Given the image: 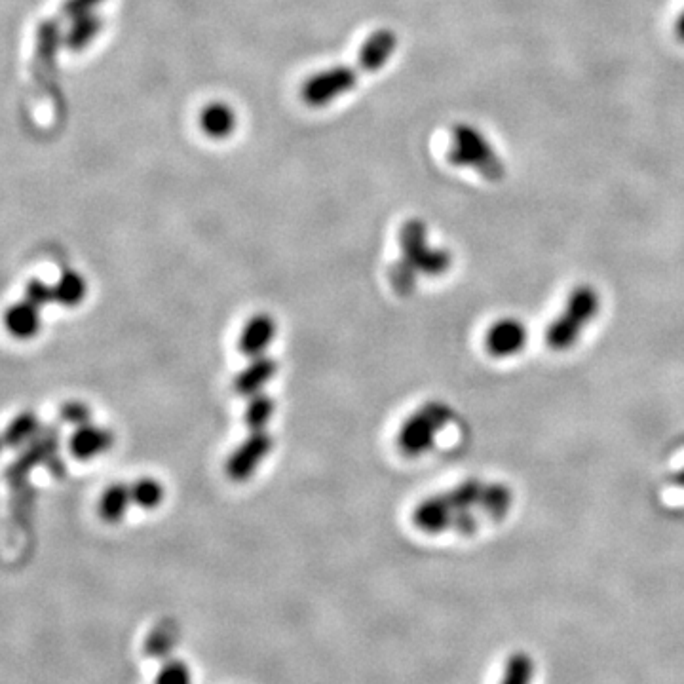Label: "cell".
<instances>
[{
  "label": "cell",
  "instance_id": "cell-15",
  "mask_svg": "<svg viewBox=\"0 0 684 684\" xmlns=\"http://www.w3.org/2000/svg\"><path fill=\"white\" fill-rule=\"evenodd\" d=\"M200 126L211 139H225L236 128V114L227 103H209L200 114Z\"/></svg>",
  "mask_w": 684,
  "mask_h": 684
},
{
  "label": "cell",
  "instance_id": "cell-11",
  "mask_svg": "<svg viewBox=\"0 0 684 684\" xmlns=\"http://www.w3.org/2000/svg\"><path fill=\"white\" fill-rule=\"evenodd\" d=\"M398 48V35L392 29H379L361 46L358 65L363 73L380 71Z\"/></svg>",
  "mask_w": 684,
  "mask_h": 684
},
{
  "label": "cell",
  "instance_id": "cell-21",
  "mask_svg": "<svg viewBox=\"0 0 684 684\" xmlns=\"http://www.w3.org/2000/svg\"><path fill=\"white\" fill-rule=\"evenodd\" d=\"M274 411H276V403L270 396H266L263 392L251 396L246 409V424L251 428V432L265 430L270 418L274 417Z\"/></svg>",
  "mask_w": 684,
  "mask_h": 684
},
{
  "label": "cell",
  "instance_id": "cell-23",
  "mask_svg": "<svg viewBox=\"0 0 684 684\" xmlns=\"http://www.w3.org/2000/svg\"><path fill=\"white\" fill-rule=\"evenodd\" d=\"M154 684H192V673L189 665L179 660H171L156 675Z\"/></svg>",
  "mask_w": 684,
  "mask_h": 684
},
{
  "label": "cell",
  "instance_id": "cell-6",
  "mask_svg": "<svg viewBox=\"0 0 684 684\" xmlns=\"http://www.w3.org/2000/svg\"><path fill=\"white\" fill-rule=\"evenodd\" d=\"M360 73H363L360 65L356 67L337 65L333 69H327L323 73L308 78L304 82L301 95L310 107H323L331 103L333 99L348 94L358 84Z\"/></svg>",
  "mask_w": 684,
  "mask_h": 684
},
{
  "label": "cell",
  "instance_id": "cell-5",
  "mask_svg": "<svg viewBox=\"0 0 684 684\" xmlns=\"http://www.w3.org/2000/svg\"><path fill=\"white\" fill-rule=\"evenodd\" d=\"M449 162L458 168L477 171L489 181H500L506 175V164L494 151L491 141L470 124H456L453 128Z\"/></svg>",
  "mask_w": 684,
  "mask_h": 684
},
{
  "label": "cell",
  "instance_id": "cell-26",
  "mask_svg": "<svg viewBox=\"0 0 684 684\" xmlns=\"http://www.w3.org/2000/svg\"><path fill=\"white\" fill-rule=\"evenodd\" d=\"M103 0H65L63 8H61V16L67 19L82 18L86 14H92L97 4H101Z\"/></svg>",
  "mask_w": 684,
  "mask_h": 684
},
{
  "label": "cell",
  "instance_id": "cell-19",
  "mask_svg": "<svg viewBox=\"0 0 684 684\" xmlns=\"http://www.w3.org/2000/svg\"><path fill=\"white\" fill-rule=\"evenodd\" d=\"M101 25H103L101 19L97 18L94 12L82 16V18L75 19L71 31H69L67 37H65V46H67L71 52H82V50H86L88 44H90L92 40H95V37L99 35Z\"/></svg>",
  "mask_w": 684,
  "mask_h": 684
},
{
  "label": "cell",
  "instance_id": "cell-13",
  "mask_svg": "<svg viewBox=\"0 0 684 684\" xmlns=\"http://www.w3.org/2000/svg\"><path fill=\"white\" fill-rule=\"evenodd\" d=\"M276 371H278V363L272 358H268V356L251 358V363L247 365L244 371H240V375L234 380V388L244 398L261 394L263 388L268 384V380L276 375Z\"/></svg>",
  "mask_w": 684,
  "mask_h": 684
},
{
  "label": "cell",
  "instance_id": "cell-12",
  "mask_svg": "<svg viewBox=\"0 0 684 684\" xmlns=\"http://www.w3.org/2000/svg\"><path fill=\"white\" fill-rule=\"evenodd\" d=\"M113 441L114 437L111 430L92 426V424H84V426L76 428L75 434L69 441V451L78 460H92L95 456L103 455L105 451H109L113 447Z\"/></svg>",
  "mask_w": 684,
  "mask_h": 684
},
{
  "label": "cell",
  "instance_id": "cell-14",
  "mask_svg": "<svg viewBox=\"0 0 684 684\" xmlns=\"http://www.w3.org/2000/svg\"><path fill=\"white\" fill-rule=\"evenodd\" d=\"M6 327L16 339H33L40 329V308L27 299L12 304L6 312Z\"/></svg>",
  "mask_w": 684,
  "mask_h": 684
},
{
  "label": "cell",
  "instance_id": "cell-24",
  "mask_svg": "<svg viewBox=\"0 0 684 684\" xmlns=\"http://www.w3.org/2000/svg\"><path fill=\"white\" fill-rule=\"evenodd\" d=\"M25 299L29 303L38 306V308L54 303L56 301L54 285H46L44 282H40V280H31V282H27V285H25Z\"/></svg>",
  "mask_w": 684,
  "mask_h": 684
},
{
  "label": "cell",
  "instance_id": "cell-16",
  "mask_svg": "<svg viewBox=\"0 0 684 684\" xmlns=\"http://www.w3.org/2000/svg\"><path fill=\"white\" fill-rule=\"evenodd\" d=\"M132 491L130 485H122L116 483L111 485L105 493L101 494L99 500V515L105 523H120L124 519V515L128 512V508L132 506Z\"/></svg>",
  "mask_w": 684,
  "mask_h": 684
},
{
  "label": "cell",
  "instance_id": "cell-20",
  "mask_svg": "<svg viewBox=\"0 0 684 684\" xmlns=\"http://www.w3.org/2000/svg\"><path fill=\"white\" fill-rule=\"evenodd\" d=\"M130 491H132L133 504L139 506L141 510H156L164 502V496H166L162 483L152 477H141L139 481L130 485Z\"/></svg>",
  "mask_w": 684,
  "mask_h": 684
},
{
  "label": "cell",
  "instance_id": "cell-22",
  "mask_svg": "<svg viewBox=\"0 0 684 684\" xmlns=\"http://www.w3.org/2000/svg\"><path fill=\"white\" fill-rule=\"evenodd\" d=\"M40 424L33 413H23L12 420V424L6 430V443L10 447H18L23 443H31L37 437Z\"/></svg>",
  "mask_w": 684,
  "mask_h": 684
},
{
  "label": "cell",
  "instance_id": "cell-2",
  "mask_svg": "<svg viewBox=\"0 0 684 684\" xmlns=\"http://www.w3.org/2000/svg\"><path fill=\"white\" fill-rule=\"evenodd\" d=\"M401 255L388 270V280L399 297H409L417 289L418 278H441L453 266V255L445 247H432L428 227L420 219H409L399 230Z\"/></svg>",
  "mask_w": 684,
  "mask_h": 684
},
{
  "label": "cell",
  "instance_id": "cell-1",
  "mask_svg": "<svg viewBox=\"0 0 684 684\" xmlns=\"http://www.w3.org/2000/svg\"><path fill=\"white\" fill-rule=\"evenodd\" d=\"M515 504L508 483L470 477L455 487L420 500L413 510V525L430 536L464 534L472 536L491 525L502 523Z\"/></svg>",
  "mask_w": 684,
  "mask_h": 684
},
{
  "label": "cell",
  "instance_id": "cell-4",
  "mask_svg": "<svg viewBox=\"0 0 684 684\" xmlns=\"http://www.w3.org/2000/svg\"><path fill=\"white\" fill-rule=\"evenodd\" d=\"M455 411L445 401H428L403 420L398 432V449L409 458H418L436 447L437 436L453 422Z\"/></svg>",
  "mask_w": 684,
  "mask_h": 684
},
{
  "label": "cell",
  "instance_id": "cell-17",
  "mask_svg": "<svg viewBox=\"0 0 684 684\" xmlns=\"http://www.w3.org/2000/svg\"><path fill=\"white\" fill-rule=\"evenodd\" d=\"M57 447V436L54 430L48 432V436L35 437L29 445V449L19 458L18 464H14L12 475H25L31 468H35L40 462L48 460L54 455Z\"/></svg>",
  "mask_w": 684,
  "mask_h": 684
},
{
  "label": "cell",
  "instance_id": "cell-8",
  "mask_svg": "<svg viewBox=\"0 0 684 684\" xmlns=\"http://www.w3.org/2000/svg\"><path fill=\"white\" fill-rule=\"evenodd\" d=\"M272 437L265 430L251 432L246 441H242L240 447L234 449V453L228 456L225 464V472L232 481H247L251 475L257 472L266 455L272 451Z\"/></svg>",
  "mask_w": 684,
  "mask_h": 684
},
{
  "label": "cell",
  "instance_id": "cell-18",
  "mask_svg": "<svg viewBox=\"0 0 684 684\" xmlns=\"http://www.w3.org/2000/svg\"><path fill=\"white\" fill-rule=\"evenodd\" d=\"M86 293H88L86 280L76 270H65L61 274V278L57 280V284L54 285L56 303L61 304V306H67V308H73V306H78V304L82 303Z\"/></svg>",
  "mask_w": 684,
  "mask_h": 684
},
{
  "label": "cell",
  "instance_id": "cell-27",
  "mask_svg": "<svg viewBox=\"0 0 684 684\" xmlns=\"http://www.w3.org/2000/svg\"><path fill=\"white\" fill-rule=\"evenodd\" d=\"M671 485L675 487V489H681V491H684V466L683 468H679L675 474L671 475Z\"/></svg>",
  "mask_w": 684,
  "mask_h": 684
},
{
  "label": "cell",
  "instance_id": "cell-7",
  "mask_svg": "<svg viewBox=\"0 0 684 684\" xmlns=\"http://www.w3.org/2000/svg\"><path fill=\"white\" fill-rule=\"evenodd\" d=\"M529 341L527 325L519 318H498L485 331V350L496 360H508L523 352Z\"/></svg>",
  "mask_w": 684,
  "mask_h": 684
},
{
  "label": "cell",
  "instance_id": "cell-10",
  "mask_svg": "<svg viewBox=\"0 0 684 684\" xmlns=\"http://www.w3.org/2000/svg\"><path fill=\"white\" fill-rule=\"evenodd\" d=\"M276 339V322L268 314H255L238 339V350L247 358L265 356L266 348Z\"/></svg>",
  "mask_w": 684,
  "mask_h": 684
},
{
  "label": "cell",
  "instance_id": "cell-3",
  "mask_svg": "<svg viewBox=\"0 0 684 684\" xmlns=\"http://www.w3.org/2000/svg\"><path fill=\"white\" fill-rule=\"evenodd\" d=\"M601 306L603 299L595 285H574L544 331L546 346L551 352H569L582 341L589 325L599 318Z\"/></svg>",
  "mask_w": 684,
  "mask_h": 684
},
{
  "label": "cell",
  "instance_id": "cell-25",
  "mask_svg": "<svg viewBox=\"0 0 684 684\" xmlns=\"http://www.w3.org/2000/svg\"><path fill=\"white\" fill-rule=\"evenodd\" d=\"M59 417L63 418L67 424H73V426H84V424H90V409L82 403H76V401H71L67 405L61 407L59 411Z\"/></svg>",
  "mask_w": 684,
  "mask_h": 684
},
{
  "label": "cell",
  "instance_id": "cell-9",
  "mask_svg": "<svg viewBox=\"0 0 684 684\" xmlns=\"http://www.w3.org/2000/svg\"><path fill=\"white\" fill-rule=\"evenodd\" d=\"M61 42V33L56 19H46L38 25L37 52H35V78L42 88L50 84V78L56 67V54Z\"/></svg>",
  "mask_w": 684,
  "mask_h": 684
}]
</instances>
